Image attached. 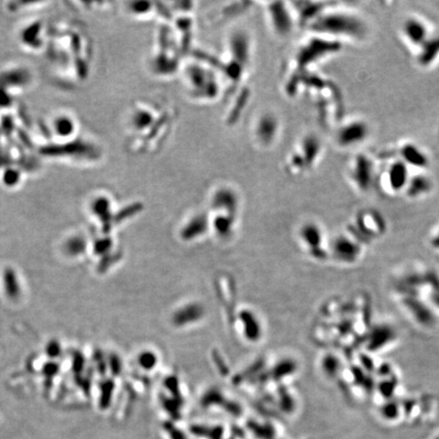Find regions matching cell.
Masks as SVG:
<instances>
[{
  "label": "cell",
  "mask_w": 439,
  "mask_h": 439,
  "mask_svg": "<svg viewBox=\"0 0 439 439\" xmlns=\"http://www.w3.org/2000/svg\"><path fill=\"white\" fill-rule=\"evenodd\" d=\"M384 170L377 174L376 183L382 192L388 196H396L404 193L410 179L411 172L408 166L399 159L386 160Z\"/></svg>",
  "instance_id": "obj_3"
},
{
  "label": "cell",
  "mask_w": 439,
  "mask_h": 439,
  "mask_svg": "<svg viewBox=\"0 0 439 439\" xmlns=\"http://www.w3.org/2000/svg\"><path fill=\"white\" fill-rule=\"evenodd\" d=\"M348 177L356 191L368 193L376 183L377 169L374 159L366 153H356L349 163Z\"/></svg>",
  "instance_id": "obj_2"
},
{
  "label": "cell",
  "mask_w": 439,
  "mask_h": 439,
  "mask_svg": "<svg viewBox=\"0 0 439 439\" xmlns=\"http://www.w3.org/2000/svg\"><path fill=\"white\" fill-rule=\"evenodd\" d=\"M430 243L434 248L439 249V227L433 232L432 236L430 237Z\"/></svg>",
  "instance_id": "obj_13"
},
{
  "label": "cell",
  "mask_w": 439,
  "mask_h": 439,
  "mask_svg": "<svg viewBox=\"0 0 439 439\" xmlns=\"http://www.w3.org/2000/svg\"><path fill=\"white\" fill-rule=\"evenodd\" d=\"M434 189L432 177L426 171H416L411 174L407 187L402 194L409 199H420L429 195Z\"/></svg>",
  "instance_id": "obj_9"
},
{
  "label": "cell",
  "mask_w": 439,
  "mask_h": 439,
  "mask_svg": "<svg viewBox=\"0 0 439 439\" xmlns=\"http://www.w3.org/2000/svg\"><path fill=\"white\" fill-rule=\"evenodd\" d=\"M382 158L384 160L399 159L404 162L408 167L416 169V171H426L430 167V158L425 150L418 144L411 140L401 142L396 148L382 153Z\"/></svg>",
  "instance_id": "obj_5"
},
{
  "label": "cell",
  "mask_w": 439,
  "mask_h": 439,
  "mask_svg": "<svg viewBox=\"0 0 439 439\" xmlns=\"http://www.w3.org/2000/svg\"><path fill=\"white\" fill-rule=\"evenodd\" d=\"M308 27L315 35L340 42L341 40H363L368 32L366 22L361 17L352 11L337 8L335 5L325 10Z\"/></svg>",
  "instance_id": "obj_1"
},
{
  "label": "cell",
  "mask_w": 439,
  "mask_h": 439,
  "mask_svg": "<svg viewBox=\"0 0 439 439\" xmlns=\"http://www.w3.org/2000/svg\"><path fill=\"white\" fill-rule=\"evenodd\" d=\"M439 60V34L431 37L416 50V62L423 68H428Z\"/></svg>",
  "instance_id": "obj_10"
},
{
  "label": "cell",
  "mask_w": 439,
  "mask_h": 439,
  "mask_svg": "<svg viewBox=\"0 0 439 439\" xmlns=\"http://www.w3.org/2000/svg\"><path fill=\"white\" fill-rule=\"evenodd\" d=\"M343 49V43L324 36L315 35L303 45L298 53V64L301 68L310 66L322 59L335 55Z\"/></svg>",
  "instance_id": "obj_4"
},
{
  "label": "cell",
  "mask_w": 439,
  "mask_h": 439,
  "mask_svg": "<svg viewBox=\"0 0 439 439\" xmlns=\"http://www.w3.org/2000/svg\"><path fill=\"white\" fill-rule=\"evenodd\" d=\"M302 158L304 159V164L310 167L316 162L318 156L320 155V151H322V145H320L318 137L314 135H308L305 137L302 142Z\"/></svg>",
  "instance_id": "obj_11"
},
{
  "label": "cell",
  "mask_w": 439,
  "mask_h": 439,
  "mask_svg": "<svg viewBox=\"0 0 439 439\" xmlns=\"http://www.w3.org/2000/svg\"><path fill=\"white\" fill-rule=\"evenodd\" d=\"M358 244L359 243L350 238V236H341L336 242V247L340 254H342V252H345L344 256L347 257L348 263H351L359 254L360 248Z\"/></svg>",
  "instance_id": "obj_12"
},
{
  "label": "cell",
  "mask_w": 439,
  "mask_h": 439,
  "mask_svg": "<svg viewBox=\"0 0 439 439\" xmlns=\"http://www.w3.org/2000/svg\"><path fill=\"white\" fill-rule=\"evenodd\" d=\"M401 35L405 42L416 51L431 37V30L422 18L411 16L401 23Z\"/></svg>",
  "instance_id": "obj_7"
},
{
  "label": "cell",
  "mask_w": 439,
  "mask_h": 439,
  "mask_svg": "<svg viewBox=\"0 0 439 439\" xmlns=\"http://www.w3.org/2000/svg\"><path fill=\"white\" fill-rule=\"evenodd\" d=\"M355 229L362 237L375 238L382 235L386 229L383 216L372 209H365L357 212L355 219Z\"/></svg>",
  "instance_id": "obj_8"
},
{
  "label": "cell",
  "mask_w": 439,
  "mask_h": 439,
  "mask_svg": "<svg viewBox=\"0 0 439 439\" xmlns=\"http://www.w3.org/2000/svg\"><path fill=\"white\" fill-rule=\"evenodd\" d=\"M370 135V126L362 118H353L339 126L336 142L342 149H351L362 145Z\"/></svg>",
  "instance_id": "obj_6"
}]
</instances>
